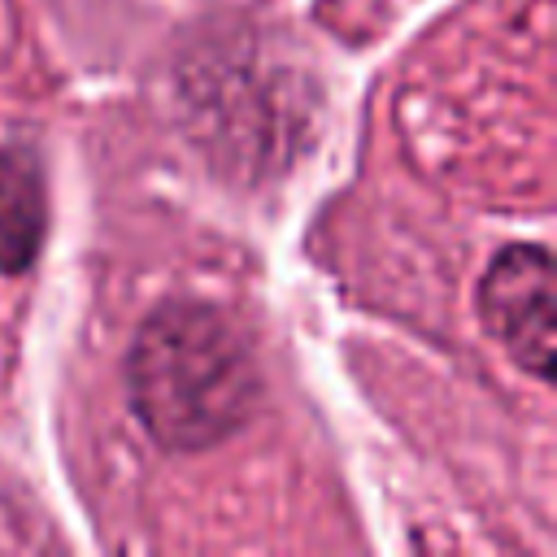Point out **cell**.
Wrapping results in <instances>:
<instances>
[{"label":"cell","mask_w":557,"mask_h":557,"mask_svg":"<svg viewBox=\"0 0 557 557\" xmlns=\"http://www.w3.org/2000/svg\"><path fill=\"white\" fill-rule=\"evenodd\" d=\"M126 392L144 431L170 453H200L244 426L261 396L235 318L200 300L157 309L126 357Z\"/></svg>","instance_id":"6da1fadb"},{"label":"cell","mask_w":557,"mask_h":557,"mask_svg":"<svg viewBox=\"0 0 557 557\" xmlns=\"http://www.w3.org/2000/svg\"><path fill=\"white\" fill-rule=\"evenodd\" d=\"M483 326L500 348L531 370L553 379V257L540 244H513L496 252L479 287Z\"/></svg>","instance_id":"7a4b0ae2"},{"label":"cell","mask_w":557,"mask_h":557,"mask_svg":"<svg viewBox=\"0 0 557 557\" xmlns=\"http://www.w3.org/2000/svg\"><path fill=\"white\" fill-rule=\"evenodd\" d=\"M44 235V178L26 148L0 152V270L30 265Z\"/></svg>","instance_id":"3957f363"}]
</instances>
